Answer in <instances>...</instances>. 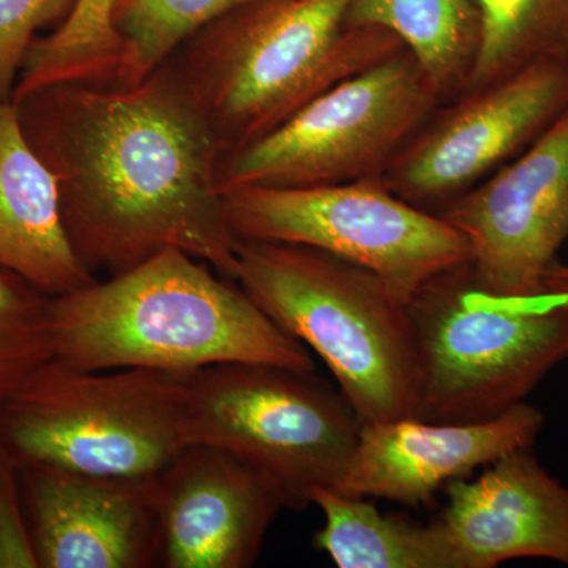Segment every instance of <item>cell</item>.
<instances>
[{
	"mask_svg": "<svg viewBox=\"0 0 568 568\" xmlns=\"http://www.w3.org/2000/svg\"><path fill=\"white\" fill-rule=\"evenodd\" d=\"M13 104L92 275L175 246L235 282L239 239L215 182L223 148L170 59L132 88L62 82Z\"/></svg>",
	"mask_w": 568,
	"mask_h": 568,
	"instance_id": "1",
	"label": "cell"
},
{
	"mask_svg": "<svg viewBox=\"0 0 568 568\" xmlns=\"http://www.w3.org/2000/svg\"><path fill=\"white\" fill-rule=\"evenodd\" d=\"M54 358L81 369L145 368L192 376L222 364L315 373L312 354L237 282L170 246L148 261L48 301Z\"/></svg>",
	"mask_w": 568,
	"mask_h": 568,
	"instance_id": "2",
	"label": "cell"
},
{
	"mask_svg": "<svg viewBox=\"0 0 568 568\" xmlns=\"http://www.w3.org/2000/svg\"><path fill=\"white\" fill-rule=\"evenodd\" d=\"M353 2L253 0L171 55L223 155L272 132L339 81L406 51L383 29L347 28Z\"/></svg>",
	"mask_w": 568,
	"mask_h": 568,
	"instance_id": "3",
	"label": "cell"
},
{
	"mask_svg": "<svg viewBox=\"0 0 568 568\" xmlns=\"http://www.w3.org/2000/svg\"><path fill=\"white\" fill-rule=\"evenodd\" d=\"M235 282L282 331L315 351L362 425L414 417L409 301L379 276L310 246L239 241Z\"/></svg>",
	"mask_w": 568,
	"mask_h": 568,
	"instance_id": "4",
	"label": "cell"
},
{
	"mask_svg": "<svg viewBox=\"0 0 568 568\" xmlns=\"http://www.w3.org/2000/svg\"><path fill=\"white\" fill-rule=\"evenodd\" d=\"M418 349L414 417L489 420L525 402L568 361V302L544 291L495 293L470 263L437 275L410 297Z\"/></svg>",
	"mask_w": 568,
	"mask_h": 568,
	"instance_id": "5",
	"label": "cell"
},
{
	"mask_svg": "<svg viewBox=\"0 0 568 568\" xmlns=\"http://www.w3.org/2000/svg\"><path fill=\"white\" fill-rule=\"evenodd\" d=\"M190 376L81 369L52 358L0 405V440L21 466L153 478L190 446Z\"/></svg>",
	"mask_w": 568,
	"mask_h": 568,
	"instance_id": "6",
	"label": "cell"
},
{
	"mask_svg": "<svg viewBox=\"0 0 568 568\" xmlns=\"http://www.w3.org/2000/svg\"><path fill=\"white\" fill-rule=\"evenodd\" d=\"M190 444L224 448L260 470L287 508L335 488L362 424L345 396L315 373L265 364H222L190 376Z\"/></svg>",
	"mask_w": 568,
	"mask_h": 568,
	"instance_id": "7",
	"label": "cell"
},
{
	"mask_svg": "<svg viewBox=\"0 0 568 568\" xmlns=\"http://www.w3.org/2000/svg\"><path fill=\"white\" fill-rule=\"evenodd\" d=\"M439 104L413 55L398 52L332 85L260 140L224 153L216 189L381 178Z\"/></svg>",
	"mask_w": 568,
	"mask_h": 568,
	"instance_id": "8",
	"label": "cell"
},
{
	"mask_svg": "<svg viewBox=\"0 0 568 568\" xmlns=\"http://www.w3.org/2000/svg\"><path fill=\"white\" fill-rule=\"evenodd\" d=\"M239 241L310 246L372 272L410 301L429 280L473 261L469 241L377 179L332 185H246L223 193Z\"/></svg>",
	"mask_w": 568,
	"mask_h": 568,
	"instance_id": "9",
	"label": "cell"
},
{
	"mask_svg": "<svg viewBox=\"0 0 568 568\" xmlns=\"http://www.w3.org/2000/svg\"><path fill=\"white\" fill-rule=\"evenodd\" d=\"M439 104L399 149L381 181L437 212L526 151L568 110V65L530 63Z\"/></svg>",
	"mask_w": 568,
	"mask_h": 568,
	"instance_id": "10",
	"label": "cell"
},
{
	"mask_svg": "<svg viewBox=\"0 0 568 568\" xmlns=\"http://www.w3.org/2000/svg\"><path fill=\"white\" fill-rule=\"evenodd\" d=\"M465 235L474 275L495 293H544L568 239V110L526 151L440 207Z\"/></svg>",
	"mask_w": 568,
	"mask_h": 568,
	"instance_id": "11",
	"label": "cell"
},
{
	"mask_svg": "<svg viewBox=\"0 0 568 568\" xmlns=\"http://www.w3.org/2000/svg\"><path fill=\"white\" fill-rule=\"evenodd\" d=\"M159 566L246 568L287 508L271 478L224 448L190 444L153 480Z\"/></svg>",
	"mask_w": 568,
	"mask_h": 568,
	"instance_id": "12",
	"label": "cell"
},
{
	"mask_svg": "<svg viewBox=\"0 0 568 568\" xmlns=\"http://www.w3.org/2000/svg\"><path fill=\"white\" fill-rule=\"evenodd\" d=\"M22 496L39 568L159 566L153 478L92 476L21 466Z\"/></svg>",
	"mask_w": 568,
	"mask_h": 568,
	"instance_id": "13",
	"label": "cell"
},
{
	"mask_svg": "<svg viewBox=\"0 0 568 568\" xmlns=\"http://www.w3.org/2000/svg\"><path fill=\"white\" fill-rule=\"evenodd\" d=\"M544 425V413L525 402L474 424L405 417L362 425L351 465L334 489L407 507L425 506L450 481L534 447Z\"/></svg>",
	"mask_w": 568,
	"mask_h": 568,
	"instance_id": "14",
	"label": "cell"
},
{
	"mask_svg": "<svg viewBox=\"0 0 568 568\" xmlns=\"http://www.w3.org/2000/svg\"><path fill=\"white\" fill-rule=\"evenodd\" d=\"M437 519L463 568H495L514 559L568 567V487L538 463L532 447L497 459L476 480L446 485Z\"/></svg>",
	"mask_w": 568,
	"mask_h": 568,
	"instance_id": "15",
	"label": "cell"
},
{
	"mask_svg": "<svg viewBox=\"0 0 568 568\" xmlns=\"http://www.w3.org/2000/svg\"><path fill=\"white\" fill-rule=\"evenodd\" d=\"M0 268L48 297L97 280L71 248L54 178L26 140L11 100H0Z\"/></svg>",
	"mask_w": 568,
	"mask_h": 568,
	"instance_id": "16",
	"label": "cell"
},
{
	"mask_svg": "<svg viewBox=\"0 0 568 568\" xmlns=\"http://www.w3.org/2000/svg\"><path fill=\"white\" fill-rule=\"evenodd\" d=\"M346 26L394 33L440 104L466 91L481 39L476 0H354Z\"/></svg>",
	"mask_w": 568,
	"mask_h": 568,
	"instance_id": "17",
	"label": "cell"
},
{
	"mask_svg": "<svg viewBox=\"0 0 568 568\" xmlns=\"http://www.w3.org/2000/svg\"><path fill=\"white\" fill-rule=\"evenodd\" d=\"M312 504L324 515L315 547L339 568H463L439 521L420 525L405 515H383L368 497L317 488Z\"/></svg>",
	"mask_w": 568,
	"mask_h": 568,
	"instance_id": "18",
	"label": "cell"
},
{
	"mask_svg": "<svg viewBox=\"0 0 568 568\" xmlns=\"http://www.w3.org/2000/svg\"><path fill=\"white\" fill-rule=\"evenodd\" d=\"M114 0H77L67 20L39 36L22 62L11 102L62 82L111 85L121 50L111 28Z\"/></svg>",
	"mask_w": 568,
	"mask_h": 568,
	"instance_id": "19",
	"label": "cell"
},
{
	"mask_svg": "<svg viewBox=\"0 0 568 568\" xmlns=\"http://www.w3.org/2000/svg\"><path fill=\"white\" fill-rule=\"evenodd\" d=\"M476 6L481 39L466 91L530 63L568 65V0H476Z\"/></svg>",
	"mask_w": 568,
	"mask_h": 568,
	"instance_id": "20",
	"label": "cell"
},
{
	"mask_svg": "<svg viewBox=\"0 0 568 568\" xmlns=\"http://www.w3.org/2000/svg\"><path fill=\"white\" fill-rule=\"evenodd\" d=\"M253 0H114L111 28L121 50L112 88H132L213 21Z\"/></svg>",
	"mask_w": 568,
	"mask_h": 568,
	"instance_id": "21",
	"label": "cell"
},
{
	"mask_svg": "<svg viewBox=\"0 0 568 568\" xmlns=\"http://www.w3.org/2000/svg\"><path fill=\"white\" fill-rule=\"evenodd\" d=\"M48 301L31 283L0 268V405L54 358Z\"/></svg>",
	"mask_w": 568,
	"mask_h": 568,
	"instance_id": "22",
	"label": "cell"
},
{
	"mask_svg": "<svg viewBox=\"0 0 568 568\" xmlns=\"http://www.w3.org/2000/svg\"><path fill=\"white\" fill-rule=\"evenodd\" d=\"M74 3L77 0H0V100H11L22 62L39 32L62 24Z\"/></svg>",
	"mask_w": 568,
	"mask_h": 568,
	"instance_id": "23",
	"label": "cell"
},
{
	"mask_svg": "<svg viewBox=\"0 0 568 568\" xmlns=\"http://www.w3.org/2000/svg\"><path fill=\"white\" fill-rule=\"evenodd\" d=\"M17 462L0 440V568H39L22 515Z\"/></svg>",
	"mask_w": 568,
	"mask_h": 568,
	"instance_id": "24",
	"label": "cell"
},
{
	"mask_svg": "<svg viewBox=\"0 0 568 568\" xmlns=\"http://www.w3.org/2000/svg\"><path fill=\"white\" fill-rule=\"evenodd\" d=\"M544 290L562 295L568 302V264L555 263L544 278Z\"/></svg>",
	"mask_w": 568,
	"mask_h": 568,
	"instance_id": "25",
	"label": "cell"
}]
</instances>
